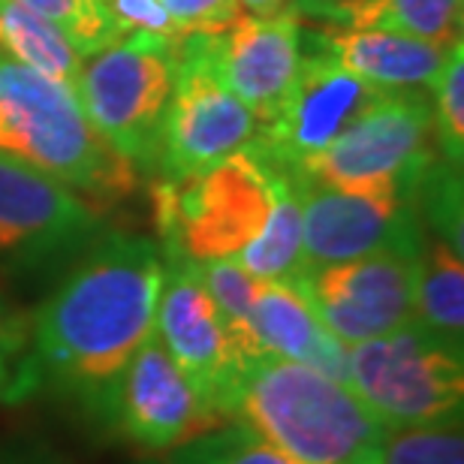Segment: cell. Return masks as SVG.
Wrapping results in <instances>:
<instances>
[{"label": "cell", "instance_id": "obj_2", "mask_svg": "<svg viewBox=\"0 0 464 464\" xmlns=\"http://www.w3.org/2000/svg\"><path fill=\"white\" fill-rule=\"evenodd\" d=\"M224 416L295 464H380L389 434L344 380L275 356L241 362Z\"/></svg>", "mask_w": 464, "mask_h": 464}, {"label": "cell", "instance_id": "obj_9", "mask_svg": "<svg viewBox=\"0 0 464 464\" xmlns=\"http://www.w3.org/2000/svg\"><path fill=\"white\" fill-rule=\"evenodd\" d=\"M218 425L224 420L202 401L160 338L151 335L121 371L103 429L142 456H172Z\"/></svg>", "mask_w": 464, "mask_h": 464}, {"label": "cell", "instance_id": "obj_20", "mask_svg": "<svg viewBox=\"0 0 464 464\" xmlns=\"http://www.w3.org/2000/svg\"><path fill=\"white\" fill-rule=\"evenodd\" d=\"M0 54L76 88L82 54L58 27L49 24L15 0H0Z\"/></svg>", "mask_w": 464, "mask_h": 464}, {"label": "cell", "instance_id": "obj_22", "mask_svg": "<svg viewBox=\"0 0 464 464\" xmlns=\"http://www.w3.org/2000/svg\"><path fill=\"white\" fill-rule=\"evenodd\" d=\"M67 36L82 58L118 40V27L109 15L106 0H15Z\"/></svg>", "mask_w": 464, "mask_h": 464}, {"label": "cell", "instance_id": "obj_16", "mask_svg": "<svg viewBox=\"0 0 464 464\" xmlns=\"http://www.w3.org/2000/svg\"><path fill=\"white\" fill-rule=\"evenodd\" d=\"M232 338L245 356L299 362L335 380L347 374V347L323 326L290 281H259L247 317Z\"/></svg>", "mask_w": 464, "mask_h": 464}, {"label": "cell", "instance_id": "obj_31", "mask_svg": "<svg viewBox=\"0 0 464 464\" xmlns=\"http://www.w3.org/2000/svg\"><path fill=\"white\" fill-rule=\"evenodd\" d=\"M0 464H76L43 440H13L0 447Z\"/></svg>", "mask_w": 464, "mask_h": 464}, {"label": "cell", "instance_id": "obj_3", "mask_svg": "<svg viewBox=\"0 0 464 464\" xmlns=\"http://www.w3.org/2000/svg\"><path fill=\"white\" fill-rule=\"evenodd\" d=\"M0 151L79 193L97 211L139 188L121 157L82 109L76 91L0 54Z\"/></svg>", "mask_w": 464, "mask_h": 464}, {"label": "cell", "instance_id": "obj_23", "mask_svg": "<svg viewBox=\"0 0 464 464\" xmlns=\"http://www.w3.org/2000/svg\"><path fill=\"white\" fill-rule=\"evenodd\" d=\"M434 139L443 160L461 166L464 157V43L461 36L443 54L440 72L431 85Z\"/></svg>", "mask_w": 464, "mask_h": 464}, {"label": "cell", "instance_id": "obj_15", "mask_svg": "<svg viewBox=\"0 0 464 464\" xmlns=\"http://www.w3.org/2000/svg\"><path fill=\"white\" fill-rule=\"evenodd\" d=\"M304 54V24L295 9L272 18L241 15L227 34H218L215 67L224 85L256 118L272 124L290 94Z\"/></svg>", "mask_w": 464, "mask_h": 464}, {"label": "cell", "instance_id": "obj_8", "mask_svg": "<svg viewBox=\"0 0 464 464\" xmlns=\"http://www.w3.org/2000/svg\"><path fill=\"white\" fill-rule=\"evenodd\" d=\"M215 43L218 36L190 34L179 45V76L160 151V175L169 179L206 172L256 139V118L218 76Z\"/></svg>", "mask_w": 464, "mask_h": 464}, {"label": "cell", "instance_id": "obj_12", "mask_svg": "<svg viewBox=\"0 0 464 464\" xmlns=\"http://www.w3.org/2000/svg\"><path fill=\"white\" fill-rule=\"evenodd\" d=\"M100 232V211L49 175L0 151V263L43 268L72 259Z\"/></svg>", "mask_w": 464, "mask_h": 464}, {"label": "cell", "instance_id": "obj_21", "mask_svg": "<svg viewBox=\"0 0 464 464\" xmlns=\"http://www.w3.org/2000/svg\"><path fill=\"white\" fill-rule=\"evenodd\" d=\"M464 0H371L347 27H380L450 49L461 36Z\"/></svg>", "mask_w": 464, "mask_h": 464}, {"label": "cell", "instance_id": "obj_7", "mask_svg": "<svg viewBox=\"0 0 464 464\" xmlns=\"http://www.w3.org/2000/svg\"><path fill=\"white\" fill-rule=\"evenodd\" d=\"M434 160L431 100L425 91H395L368 106L335 142L290 175L341 190L413 197Z\"/></svg>", "mask_w": 464, "mask_h": 464}, {"label": "cell", "instance_id": "obj_27", "mask_svg": "<svg viewBox=\"0 0 464 464\" xmlns=\"http://www.w3.org/2000/svg\"><path fill=\"white\" fill-rule=\"evenodd\" d=\"M27 335H31L27 314L0 302V401L4 404H18L31 398Z\"/></svg>", "mask_w": 464, "mask_h": 464}, {"label": "cell", "instance_id": "obj_10", "mask_svg": "<svg viewBox=\"0 0 464 464\" xmlns=\"http://www.w3.org/2000/svg\"><path fill=\"white\" fill-rule=\"evenodd\" d=\"M416 254L380 250L347 263L304 268L290 284L344 347L365 344L413 320Z\"/></svg>", "mask_w": 464, "mask_h": 464}, {"label": "cell", "instance_id": "obj_17", "mask_svg": "<svg viewBox=\"0 0 464 464\" xmlns=\"http://www.w3.org/2000/svg\"><path fill=\"white\" fill-rule=\"evenodd\" d=\"M323 52L332 54L356 79L380 91H431L447 49L416 36L380 31V27H332L311 34Z\"/></svg>", "mask_w": 464, "mask_h": 464}, {"label": "cell", "instance_id": "obj_30", "mask_svg": "<svg viewBox=\"0 0 464 464\" xmlns=\"http://www.w3.org/2000/svg\"><path fill=\"white\" fill-rule=\"evenodd\" d=\"M371 0H293V9L302 18H314L320 24L347 27Z\"/></svg>", "mask_w": 464, "mask_h": 464}, {"label": "cell", "instance_id": "obj_28", "mask_svg": "<svg viewBox=\"0 0 464 464\" xmlns=\"http://www.w3.org/2000/svg\"><path fill=\"white\" fill-rule=\"evenodd\" d=\"M160 4L181 36L227 34L229 27L245 15L238 0H160Z\"/></svg>", "mask_w": 464, "mask_h": 464}, {"label": "cell", "instance_id": "obj_26", "mask_svg": "<svg viewBox=\"0 0 464 464\" xmlns=\"http://www.w3.org/2000/svg\"><path fill=\"white\" fill-rule=\"evenodd\" d=\"M197 268L202 286L208 290V295L215 299L220 317L227 320L229 332L236 335L245 323L250 302H254L259 277L247 275L236 259H211V263H193Z\"/></svg>", "mask_w": 464, "mask_h": 464}, {"label": "cell", "instance_id": "obj_5", "mask_svg": "<svg viewBox=\"0 0 464 464\" xmlns=\"http://www.w3.org/2000/svg\"><path fill=\"white\" fill-rule=\"evenodd\" d=\"M181 40L184 36L121 34L82 58L72 91L97 133L127 157L139 175H160L163 124L179 76Z\"/></svg>", "mask_w": 464, "mask_h": 464}, {"label": "cell", "instance_id": "obj_11", "mask_svg": "<svg viewBox=\"0 0 464 464\" xmlns=\"http://www.w3.org/2000/svg\"><path fill=\"white\" fill-rule=\"evenodd\" d=\"M389 91L356 79L304 31V54L290 94L272 124L259 127L250 148L277 169L295 172L329 148L368 106Z\"/></svg>", "mask_w": 464, "mask_h": 464}, {"label": "cell", "instance_id": "obj_25", "mask_svg": "<svg viewBox=\"0 0 464 464\" xmlns=\"http://www.w3.org/2000/svg\"><path fill=\"white\" fill-rule=\"evenodd\" d=\"M380 464H464L461 425L389 429Z\"/></svg>", "mask_w": 464, "mask_h": 464}, {"label": "cell", "instance_id": "obj_13", "mask_svg": "<svg viewBox=\"0 0 464 464\" xmlns=\"http://www.w3.org/2000/svg\"><path fill=\"white\" fill-rule=\"evenodd\" d=\"M295 184L302 197V272L380 250H420L425 227L413 197L356 193L304 179Z\"/></svg>", "mask_w": 464, "mask_h": 464}, {"label": "cell", "instance_id": "obj_32", "mask_svg": "<svg viewBox=\"0 0 464 464\" xmlns=\"http://www.w3.org/2000/svg\"><path fill=\"white\" fill-rule=\"evenodd\" d=\"M241 13L254 18H272L284 9H293V0H238Z\"/></svg>", "mask_w": 464, "mask_h": 464}, {"label": "cell", "instance_id": "obj_29", "mask_svg": "<svg viewBox=\"0 0 464 464\" xmlns=\"http://www.w3.org/2000/svg\"><path fill=\"white\" fill-rule=\"evenodd\" d=\"M106 6L118 34H154L166 36V40L181 36L169 22L160 0H106Z\"/></svg>", "mask_w": 464, "mask_h": 464}, {"label": "cell", "instance_id": "obj_19", "mask_svg": "<svg viewBox=\"0 0 464 464\" xmlns=\"http://www.w3.org/2000/svg\"><path fill=\"white\" fill-rule=\"evenodd\" d=\"M259 281H290L302 272V197L286 169L275 175V199L263 232L236 256Z\"/></svg>", "mask_w": 464, "mask_h": 464}, {"label": "cell", "instance_id": "obj_6", "mask_svg": "<svg viewBox=\"0 0 464 464\" xmlns=\"http://www.w3.org/2000/svg\"><path fill=\"white\" fill-rule=\"evenodd\" d=\"M420 323L347 347L344 383L386 429H434L464 420V356Z\"/></svg>", "mask_w": 464, "mask_h": 464}, {"label": "cell", "instance_id": "obj_4", "mask_svg": "<svg viewBox=\"0 0 464 464\" xmlns=\"http://www.w3.org/2000/svg\"><path fill=\"white\" fill-rule=\"evenodd\" d=\"M275 175L277 166L254 148L184 179L157 175L151 215L163 256H181L188 263L236 259L266 227Z\"/></svg>", "mask_w": 464, "mask_h": 464}, {"label": "cell", "instance_id": "obj_1", "mask_svg": "<svg viewBox=\"0 0 464 464\" xmlns=\"http://www.w3.org/2000/svg\"><path fill=\"white\" fill-rule=\"evenodd\" d=\"M36 304L27 335L31 398L52 392L103 425L133 353L154 335L163 250L130 232H100Z\"/></svg>", "mask_w": 464, "mask_h": 464}, {"label": "cell", "instance_id": "obj_14", "mask_svg": "<svg viewBox=\"0 0 464 464\" xmlns=\"http://www.w3.org/2000/svg\"><path fill=\"white\" fill-rule=\"evenodd\" d=\"M154 335L160 338L175 365L190 377L202 401L227 422V392L247 356L238 350L215 299L202 286L197 268L181 256H163Z\"/></svg>", "mask_w": 464, "mask_h": 464}, {"label": "cell", "instance_id": "obj_24", "mask_svg": "<svg viewBox=\"0 0 464 464\" xmlns=\"http://www.w3.org/2000/svg\"><path fill=\"white\" fill-rule=\"evenodd\" d=\"M175 464H295L241 422H224L169 456Z\"/></svg>", "mask_w": 464, "mask_h": 464}, {"label": "cell", "instance_id": "obj_33", "mask_svg": "<svg viewBox=\"0 0 464 464\" xmlns=\"http://www.w3.org/2000/svg\"><path fill=\"white\" fill-rule=\"evenodd\" d=\"M136 464H175L169 456H142Z\"/></svg>", "mask_w": 464, "mask_h": 464}, {"label": "cell", "instance_id": "obj_18", "mask_svg": "<svg viewBox=\"0 0 464 464\" xmlns=\"http://www.w3.org/2000/svg\"><path fill=\"white\" fill-rule=\"evenodd\" d=\"M413 323L450 344L464 347V259L461 247L422 232L416 254Z\"/></svg>", "mask_w": 464, "mask_h": 464}]
</instances>
